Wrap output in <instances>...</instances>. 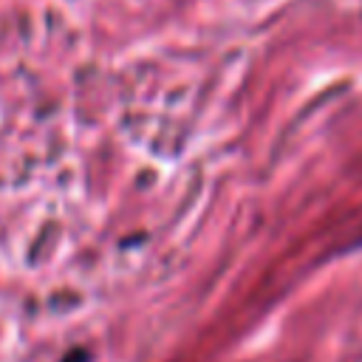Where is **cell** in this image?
I'll list each match as a JSON object with an SVG mask.
<instances>
[{"label":"cell","mask_w":362,"mask_h":362,"mask_svg":"<svg viewBox=\"0 0 362 362\" xmlns=\"http://www.w3.org/2000/svg\"><path fill=\"white\" fill-rule=\"evenodd\" d=\"M59 362H90V354H88L85 348H74V351H68Z\"/></svg>","instance_id":"1"}]
</instances>
